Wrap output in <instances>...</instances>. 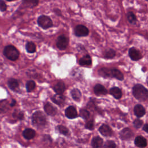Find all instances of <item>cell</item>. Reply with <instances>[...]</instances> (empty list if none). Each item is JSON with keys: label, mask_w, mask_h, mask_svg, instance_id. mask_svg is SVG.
<instances>
[{"label": "cell", "mask_w": 148, "mask_h": 148, "mask_svg": "<svg viewBox=\"0 0 148 148\" xmlns=\"http://www.w3.org/2000/svg\"><path fill=\"white\" fill-rule=\"evenodd\" d=\"M134 96L139 101H144L148 99V90L142 84H138L132 88Z\"/></svg>", "instance_id": "obj_1"}, {"label": "cell", "mask_w": 148, "mask_h": 148, "mask_svg": "<svg viewBox=\"0 0 148 148\" xmlns=\"http://www.w3.org/2000/svg\"><path fill=\"white\" fill-rule=\"evenodd\" d=\"M99 73L103 77H113L120 80H122L124 78L123 73L115 68H102L99 70Z\"/></svg>", "instance_id": "obj_2"}, {"label": "cell", "mask_w": 148, "mask_h": 148, "mask_svg": "<svg viewBox=\"0 0 148 148\" xmlns=\"http://www.w3.org/2000/svg\"><path fill=\"white\" fill-rule=\"evenodd\" d=\"M3 54L6 58L12 61L16 60L19 57V51L12 45L6 46L3 50Z\"/></svg>", "instance_id": "obj_3"}, {"label": "cell", "mask_w": 148, "mask_h": 148, "mask_svg": "<svg viewBox=\"0 0 148 148\" xmlns=\"http://www.w3.org/2000/svg\"><path fill=\"white\" fill-rule=\"evenodd\" d=\"M32 121L36 126H43L46 122V117L42 112L37 111L33 114L32 116Z\"/></svg>", "instance_id": "obj_4"}, {"label": "cell", "mask_w": 148, "mask_h": 148, "mask_svg": "<svg viewBox=\"0 0 148 148\" xmlns=\"http://www.w3.org/2000/svg\"><path fill=\"white\" fill-rule=\"evenodd\" d=\"M38 24L43 29H46L53 26V22L50 17L42 15L38 17L37 20Z\"/></svg>", "instance_id": "obj_5"}, {"label": "cell", "mask_w": 148, "mask_h": 148, "mask_svg": "<svg viewBox=\"0 0 148 148\" xmlns=\"http://www.w3.org/2000/svg\"><path fill=\"white\" fill-rule=\"evenodd\" d=\"M68 43H69L68 38L65 35H62L58 37L56 45H57V47L60 50H63L67 47L68 45Z\"/></svg>", "instance_id": "obj_6"}, {"label": "cell", "mask_w": 148, "mask_h": 148, "mask_svg": "<svg viewBox=\"0 0 148 148\" xmlns=\"http://www.w3.org/2000/svg\"><path fill=\"white\" fill-rule=\"evenodd\" d=\"M88 34V29L83 25H78L75 28V34L78 37L86 36Z\"/></svg>", "instance_id": "obj_7"}, {"label": "cell", "mask_w": 148, "mask_h": 148, "mask_svg": "<svg viewBox=\"0 0 148 148\" xmlns=\"http://www.w3.org/2000/svg\"><path fill=\"white\" fill-rule=\"evenodd\" d=\"M128 54L131 59L133 61H138L142 57L140 52L135 47H131L129 49Z\"/></svg>", "instance_id": "obj_8"}, {"label": "cell", "mask_w": 148, "mask_h": 148, "mask_svg": "<svg viewBox=\"0 0 148 148\" xmlns=\"http://www.w3.org/2000/svg\"><path fill=\"white\" fill-rule=\"evenodd\" d=\"M65 116L69 119H74L77 116L76 109L73 106L68 107L65 110Z\"/></svg>", "instance_id": "obj_9"}, {"label": "cell", "mask_w": 148, "mask_h": 148, "mask_svg": "<svg viewBox=\"0 0 148 148\" xmlns=\"http://www.w3.org/2000/svg\"><path fill=\"white\" fill-rule=\"evenodd\" d=\"M133 135L132 131L128 128H124L120 133V136L123 140L130 139Z\"/></svg>", "instance_id": "obj_10"}, {"label": "cell", "mask_w": 148, "mask_h": 148, "mask_svg": "<svg viewBox=\"0 0 148 148\" xmlns=\"http://www.w3.org/2000/svg\"><path fill=\"white\" fill-rule=\"evenodd\" d=\"M44 109L46 113L50 116H54L57 113L56 108L49 102H47L45 103L44 106Z\"/></svg>", "instance_id": "obj_11"}, {"label": "cell", "mask_w": 148, "mask_h": 148, "mask_svg": "<svg viewBox=\"0 0 148 148\" xmlns=\"http://www.w3.org/2000/svg\"><path fill=\"white\" fill-rule=\"evenodd\" d=\"M99 131L102 135L105 136H109L112 135V131L111 128L106 124L102 125L99 128Z\"/></svg>", "instance_id": "obj_12"}, {"label": "cell", "mask_w": 148, "mask_h": 148, "mask_svg": "<svg viewBox=\"0 0 148 148\" xmlns=\"http://www.w3.org/2000/svg\"><path fill=\"white\" fill-rule=\"evenodd\" d=\"M39 0H22V5L24 8H33L38 5Z\"/></svg>", "instance_id": "obj_13"}, {"label": "cell", "mask_w": 148, "mask_h": 148, "mask_svg": "<svg viewBox=\"0 0 148 148\" xmlns=\"http://www.w3.org/2000/svg\"><path fill=\"white\" fill-rule=\"evenodd\" d=\"M135 145L140 148L145 147L147 146L146 139L142 136H138L135 139Z\"/></svg>", "instance_id": "obj_14"}, {"label": "cell", "mask_w": 148, "mask_h": 148, "mask_svg": "<svg viewBox=\"0 0 148 148\" xmlns=\"http://www.w3.org/2000/svg\"><path fill=\"white\" fill-rule=\"evenodd\" d=\"M94 93L97 95H105L107 93L106 89L100 84H96L94 87Z\"/></svg>", "instance_id": "obj_15"}, {"label": "cell", "mask_w": 148, "mask_h": 148, "mask_svg": "<svg viewBox=\"0 0 148 148\" xmlns=\"http://www.w3.org/2000/svg\"><path fill=\"white\" fill-rule=\"evenodd\" d=\"M134 113L138 117H141L145 115L146 111L143 106L140 104L136 105L134 108Z\"/></svg>", "instance_id": "obj_16"}, {"label": "cell", "mask_w": 148, "mask_h": 148, "mask_svg": "<svg viewBox=\"0 0 148 148\" xmlns=\"http://www.w3.org/2000/svg\"><path fill=\"white\" fill-rule=\"evenodd\" d=\"M10 103L6 99L0 100V113L6 112L9 108Z\"/></svg>", "instance_id": "obj_17"}, {"label": "cell", "mask_w": 148, "mask_h": 148, "mask_svg": "<svg viewBox=\"0 0 148 148\" xmlns=\"http://www.w3.org/2000/svg\"><path fill=\"white\" fill-rule=\"evenodd\" d=\"M54 90L57 94H62L65 89V84L63 82H58L54 86Z\"/></svg>", "instance_id": "obj_18"}, {"label": "cell", "mask_w": 148, "mask_h": 148, "mask_svg": "<svg viewBox=\"0 0 148 148\" xmlns=\"http://www.w3.org/2000/svg\"><path fill=\"white\" fill-rule=\"evenodd\" d=\"M52 101L53 102L55 103L58 105H61L62 104L64 103L65 101V98L62 94H57L54 95L52 98H51Z\"/></svg>", "instance_id": "obj_19"}, {"label": "cell", "mask_w": 148, "mask_h": 148, "mask_svg": "<svg viewBox=\"0 0 148 148\" xmlns=\"http://www.w3.org/2000/svg\"><path fill=\"white\" fill-rule=\"evenodd\" d=\"M35 134H36L35 131L34 130L31 128L25 129L23 132V136L27 139H32L35 136Z\"/></svg>", "instance_id": "obj_20"}, {"label": "cell", "mask_w": 148, "mask_h": 148, "mask_svg": "<svg viewBox=\"0 0 148 148\" xmlns=\"http://www.w3.org/2000/svg\"><path fill=\"white\" fill-rule=\"evenodd\" d=\"M103 140L99 136H95L91 141V146L93 148H99L102 146Z\"/></svg>", "instance_id": "obj_21"}, {"label": "cell", "mask_w": 148, "mask_h": 148, "mask_svg": "<svg viewBox=\"0 0 148 148\" xmlns=\"http://www.w3.org/2000/svg\"><path fill=\"white\" fill-rule=\"evenodd\" d=\"M91 62H92L91 58L89 55L84 56L79 60V64L82 66L90 65L91 64Z\"/></svg>", "instance_id": "obj_22"}, {"label": "cell", "mask_w": 148, "mask_h": 148, "mask_svg": "<svg viewBox=\"0 0 148 148\" xmlns=\"http://www.w3.org/2000/svg\"><path fill=\"white\" fill-rule=\"evenodd\" d=\"M109 92H110V94L116 99H119L122 96V92L121 90L119 88L116 87L110 88Z\"/></svg>", "instance_id": "obj_23"}, {"label": "cell", "mask_w": 148, "mask_h": 148, "mask_svg": "<svg viewBox=\"0 0 148 148\" xmlns=\"http://www.w3.org/2000/svg\"><path fill=\"white\" fill-rule=\"evenodd\" d=\"M8 85L9 87L12 90H15L16 88L18 87V82L17 80L11 78L8 80Z\"/></svg>", "instance_id": "obj_24"}, {"label": "cell", "mask_w": 148, "mask_h": 148, "mask_svg": "<svg viewBox=\"0 0 148 148\" xmlns=\"http://www.w3.org/2000/svg\"><path fill=\"white\" fill-rule=\"evenodd\" d=\"M71 95L73 99L76 101H79L82 96L80 91L77 88H74L71 91Z\"/></svg>", "instance_id": "obj_25"}, {"label": "cell", "mask_w": 148, "mask_h": 148, "mask_svg": "<svg viewBox=\"0 0 148 148\" xmlns=\"http://www.w3.org/2000/svg\"><path fill=\"white\" fill-rule=\"evenodd\" d=\"M25 49L27 52L33 53L36 51V45L32 42H28L26 44Z\"/></svg>", "instance_id": "obj_26"}, {"label": "cell", "mask_w": 148, "mask_h": 148, "mask_svg": "<svg viewBox=\"0 0 148 148\" xmlns=\"http://www.w3.org/2000/svg\"><path fill=\"white\" fill-rule=\"evenodd\" d=\"M127 17L128 19V21L131 24H135L136 21V17L135 15L132 12H128L127 13Z\"/></svg>", "instance_id": "obj_27"}, {"label": "cell", "mask_w": 148, "mask_h": 148, "mask_svg": "<svg viewBox=\"0 0 148 148\" xmlns=\"http://www.w3.org/2000/svg\"><path fill=\"white\" fill-rule=\"evenodd\" d=\"M116 55V52L113 49H109L104 53V57L106 58H112Z\"/></svg>", "instance_id": "obj_28"}, {"label": "cell", "mask_w": 148, "mask_h": 148, "mask_svg": "<svg viewBox=\"0 0 148 148\" xmlns=\"http://www.w3.org/2000/svg\"><path fill=\"white\" fill-rule=\"evenodd\" d=\"M35 86H36V84H35V83L34 82V81H32V80L28 81L26 84L27 91L28 92L32 91L35 88Z\"/></svg>", "instance_id": "obj_29"}, {"label": "cell", "mask_w": 148, "mask_h": 148, "mask_svg": "<svg viewBox=\"0 0 148 148\" xmlns=\"http://www.w3.org/2000/svg\"><path fill=\"white\" fill-rule=\"evenodd\" d=\"M13 117L15 119H17L18 120H22L24 117V114L22 112L19 110H15L13 113Z\"/></svg>", "instance_id": "obj_30"}, {"label": "cell", "mask_w": 148, "mask_h": 148, "mask_svg": "<svg viewBox=\"0 0 148 148\" xmlns=\"http://www.w3.org/2000/svg\"><path fill=\"white\" fill-rule=\"evenodd\" d=\"M103 148H116V144L113 140H107L104 144Z\"/></svg>", "instance_id": "obj_31"}, {"label": "cell", "mask_w": 148, "mask_h": 148, "mask_svg": "<svg viewBox=\"0 0 148 148\" xmlns=\"http://www.w3.org/2000/svg\"><path fill=\"white\" fill-rule=\"evenodd\" d=\"M80 116L83 119H87L90 116V113L86 109H81L80 110Z\"/></svg>", "instance_id": "obj_32"}, {"label": "cell", "mask_w": 148, "mask_h": 148, "mask_svg": "<svg viewBox=\"0 0 148 148\" xmlns=\"http://www.w3.org/2000/svg\"><path fill=\"white\" fill-rule=\"evenodd\" d=\"M58 130L60 132L61 134H63V135H66L68 134L69 133V130L68 129L65 127V126H63V125H59L58 127Z\"/></svg>", "instance_id": "obj_33"}, {"label": "cell", "mask_w": 148, "mask_h": 148, "mask_svg": "<svg viewBox=\"0 0 148 148\" xmlns=\"http://www.w3.org/2000/svg\"><path fill=\"white\" fill-rule=\"evenodd\" d=\"M142 124H143V121L140 119H136L134 120L133 123L134 127L137 128H139L140 127H141V126L142 125Z\"/></svg>", "instance_id": "obj_34"}, {"label": "cell", "mask_w": 148, "mask_h": 148, "mask_svg": "<svg viewBox=\"0 0 148 148\" xmlns=\"http://www.w3.org/2000/svg\"><path fill=\"white\" fill-rule=\"evenodd\" d=\"M7 6L3 0H0V11L3 12L6 10Z\"/></svg>", "instance_id": "obj_35"}, {"label": "cell", "mask_w": 148, "mask_h": 148, "mask_svg": "<svg viewBox=\"0 0 148 148\" xmlns=\"http://www.w3.org/2000/svg\"><path fill=\"white\" fill-rule=\"evenodd\" d=\"M94 127V123L92 121H89L87 123L86 125V127L89 130H92Z\"/></svg>", "instance_id": "obj_36"}, {"label": "cell", "mask_w": 148, "mask_h": 148, "mask_svg": "<svg viewBox=\"0 0 148 148\" xmlns=\"http://www.w3.org/2000/svg\"><path fill=\"white\" fill-rule=\"evenodd\" d=\"M143 130L145 132H146L148 133V124H146L143 126Z\"/></svg>", "instance_id": "obj_37"}, {"label": "cell", "mask_w": 148, "mask_h": 148, "mask_svg": "<svg viewBox=\"0 0 148 148\" xmlns=\"http://www.w3.org/2000/svg\"><path fill=\"white\" fill-rule=\"evenodd\" d=\"M15 103H16V101L14 99H13L12 101V102L10 103V106H13L15 105Z\"/></svg>", "instance_id": "obj_38"}, {"label": "cell", "mask_w": 148, "mask_h": 148, "mask_svg": "<svg viewBox=\"0 0 148 148\" xmlns=\"http://www.w3.org/2000/svg\"><path fill=\"white\" fill-rule=\"evenodd\" d=\"M8 1H16V0H6Z\"/></svg>", "instance_id": "obj_39"}, {"label": "cell", "mask_w": 148, "mask_h": 148, "mask_svg": "<svg viewBox=\"0 0 148 148\" xmlns=\"http://www.w3.org/2000/svg\"><path fill=\"white\" fill-rule=\"evenodd\" d=\"M146 1H148V0H146Z\"/></svg>", "instance_id": "obj_40"}]
</instances>
